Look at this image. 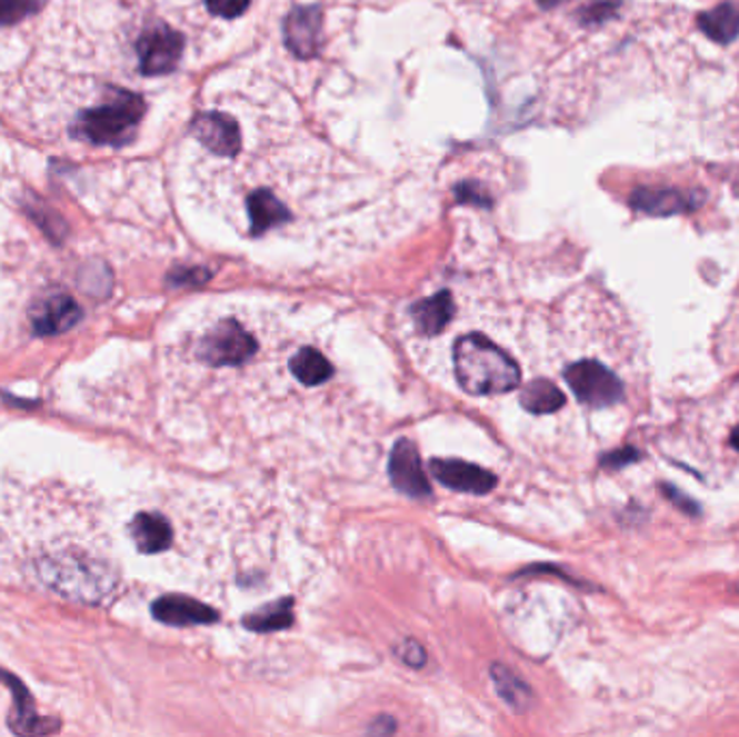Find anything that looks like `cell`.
Wrapping results in <instances>:
<instances>
[{"instance_id": "cell-1", "label": "cell", "mask_w": 739, "mask_h": 737, "mask_svg": "<svg viewBox=\"0 0 739 737\" xmlns=\"http://www.w3.org/2000/svg\"><path fill=\"white\" fill-rule=\"evenodd\" d=\"M36 574L50 590L87 604L107 599L117 588L113 565L87 545L48 547L36 560Z\"/></svg>"}, {"instance_id": "cell-2", "label": "cell", "mask_w": 739, "mask_h": 737, "mask_svg": "<svg viewBox=\"0 0 739 737\" xmlns=\"http://www.w3.org/2000/svg\"><path fill=\"white\" fill-rule=\"evenodd\" d=\"M452 352L457 379L471 396L506 394L521 384L517 361L482 333L463 336Z\"/></svg>"}, {"instance_id": "cell-3", "label": "cell", "mask_w": 739, "mask_h": 737, "mask_svg": "<svg viewBox=\"0 0 739 737\" xmlns=\"http://www.w3.org/2000/svg\"><path fill=\"white\" fill-rule=\"evenodd\" d=\"M146 113V102L126 89H113L111 98L78 117L74 135L96 146H121L132 139Z\"/></svg>"}, {"instance_id": "cell-4", "label": "cell", "mask_w": 739, "mask_h": 737, "mask_svg": "<svg viewBox=\"0 0 739 737\" xmlns=\"http://www.w3.org/2000/svg\"><path fill=\"white\" fill-rule=\"evenodd\" d=\"M565 381L569 384L576 398L592 409L612 407V405L621 402L622 394H625L621 379L610 368H606L603 363L592 361V359L571 363L565 370Z\"/></svg>"}, {"instance_id": "cell-5", "label": "cell", "mask_w": 739, "mask_h": 737, "mask_svg": "<svg viewBox=\"0 0 739 737\" xmlns=\"http://www.w3.org/2000/svg\"><path fill=\"white\" fill-rule=\"evenodd\" d=\"M258 350L253 336L236 320H221L199 342L197 357L208 366H240Z\"/></svg>"}, {"instance_id": "cell-6", "label": "cell", "mask_w": 739, "mask_h": 737, "mask_svg": "<svg viewBox=\"0 0 739 737\" xmlns=\"http://www.w3.org/2000/svg\"><path fill=\"white\" fill-rule=\"evenodd\" d=\"M182 52L184 38L164 24L146 31L137 41L139 70L148 77L173 72L182 59Z\"/></svg>"}, {"instance_id": "cell-7", "label": "cell", "mask_w": 739, "mask_h": 737, "mask_svg": "<svg viewBox=\"0 0 739 737\" xmlns=\"http://www.w3.org/2000/svg\"><path fill=\"white\" fill-rule=\"evenodd\" d=\"M389 478L393 487L409 496V498H428L430 496V482H428L420 452L413 441L398 439L391 448L389 457Z\"/></svg>"}, {"instance_id": "cell-8", "label": "cell", "mask_w": 739, "mask_h": 737, "mask_svg": "<svg viewBox=\"0 0 739 737\" xmlns=\"http://www.w3.org/2000/svg\"><path fill=\"white\" fill-rule=\"evenodd\" d=\"M430 474L448 489L471 494V496H487L496 489L498 478L496 474L471 466L459 459H432L430 461Z\"/></svg>"}, {"instance_id": "cell-9", "label": "cell", "mask_w": 739, "mask_h": 737, "mask_svg": "<svg viewBox=\"0 0 739 737\" xmlns=\"http://www.w3.org/2000/svg\"><path fill=\"white\" fill-rule=\"evenodd\" d=\"M705 197L700 193H686L679 189H636L629 203L633 210L651 215V217H672V215H688L695 212Z\"/></svg>"}, {"instance_id": "cell-10", "label": "cell", "mask_w": 739, "mask_h": 737, "mask_svg": "<svg viewBox=\"0 0 739 737\" xmlns=\"http://www.w3.org/2000/svg\"><path fill=\"white\" fill-rule=\"evenodd\" d=\"M82 311L70 295H50L33 308L31 320L38 336H59L72 329L80 320Z\"/></svg>"}, {"instance_id": "cell-11", "label": "cell", "mask_w": 739, "mask_h": 737, "mask_svg": "<svg viewBox=\"0 0 739 737\" xmlns=\"http://www.w3.org/2000/svg\"><path fill=\"white\" fill-rule=\"evenodd\" d=\"M156 619L164 625L173 627H187V625H210L219 619V612L210 606L184 597V595H167L160 597L152 606Z\"/></svg>"}, {"instance_id": "cell-12", "label": "cell", "mask_w": 739, "mask_h": 737, "mask_svg": "<svg viewBox=\"0 0 739 737\" xmlns=\"http://www.w3.org/2000/svg\"><path fill=\"white\" fill-rule=\"evenodd\" d=\"M128 537L141 554H160L173 541V530L160 512H137L128 524Z\"/></svg>"}, {"instance_id": "cell-13", "label": "cell", "mask_w": 739, "mask_h": 737, "mask_svg": "<svg viewBox=\"0 0 739 737\" xmlns=\"http://www.w3.org/2000/svg\"><path fill=\"white\" fill-rule=\"evenodd\" d=\"M411 316H413V322L420 329V333H425L427 338L439 336L455 316L452 295L448 290H443V292H437L428 299L418 301L411 308Z\"/></svg>"}, {"instance_id": "cell-14", "label": "cell", "mask_w": 739, "mask_h": 737, "mask_svg": "<svg viewBox=\"0 0 739 737\" xmlns=\"http://www.w3.org/2000/svg\"><path fill=\"white\" fill-rule=\"evenodd\" d=\"M699 29L718 43H731L739 38V4L733 0L720 2L718 7L699 16Z\"/></svg>"}, {"instance_id": "cell-15", "label": "cell", "mask_w": 739, "mask_h": 737, "mask_svg": "<svg viewBox=\"0 0 739 737\" xmlns=\"http://www.w3.org/2000/svg\"><path fill=\"white\" fill-rule=\"evenodd\" d=\"M292 623H294V599L292 597H281L274 604L262 606L256 612L247 615L242 625L251 631L269 634V631L288 629Z\"/></svg>"}, {"instance_id": "cell-16", "label": "cell", "mask_w": 739, "mask_h": 737, "mask_svg": "<svg viewBox=\"0 0 739 737\" xmlns=\"http://www.w3.org/2000/svg\"><path fill=\"white\" fill-rule=\"evenodd\" d=\"M290 372L308 388L313 386H322L333 377V366L329 363V359L318 352L311 347L299 350L292 359H290Z\"/></svg>"}, {"instance_id": "cell-17", "label": "cell", "mask_w": 739, "mask_h": 737, "mask_svg": "<svg viewBox=\"0 0 739 737\" xmlns=\"http://www.w3.org/2000/svg\"><path fill=\"white\" fill-rule=\"evenodd\" d=\"M318 29H320L318 9H301L286 24L290 46L301 54H311L318 48Z\"/></svg>"}, {"instance_id": "cell-18", "label": "cell", "mask_w": 739, "mask_h": 737, "mask_svg": "<svg viewBox=\"0 0 739 737\" xmlns=\"http://www.w3.org/2000/svg\"><path fill=\"white\" fill-rule=\"evenodd\" d=\"M519 402L526 411L543 416L558 411L565 405V394L547 379H535L521 389Z\"/></svg>"}, {"instance_id": "cell-19", "label": "cell", "mask_w": 739, "mask_h": 737, "mask_svg": "<svg viewBox=\"0 0 739 737\" xmlns=\"http://www.w3.org/2000/svg\"><path fill=\"white\" fill-rule=\"evenodd\" d=\"M491 677L496 681V688L500 693V697L515 709H526L528 703L532 699V693L528 688V684H523L512 670H508L502 664L491 666Z\"/></svg>"}, {"instance_id": "cell-20", "label": "cell", "mask_w": 739, "mask_h": 737, "mask_svg": "<svg viewBox=\"0 0 739 737\" xmlns=\"http://www.w3.org/2000/svg\"><path fill=\"white\" fill-rule=\"evenodd\" d=\"M39 9V0H0V27L16 24Z\"/></svg>"}, {"instance_id": "cell-21", "label": "cell", "mask_w": 739, "mask_h": 737, "mask_svg": "<svg viewBox=\"0 0 739 737\" xmlns=\"http://www.w3.org/2000/svg\"><path fill=\"white\" fill-rule=\"evenodd\" d=\"M396 654H398L400 660L413 666V668H422L427 664V651L416 640H402L396 647Z\"/></svg>"}, {"instance_id": "cell-22", "label": "cell", "mask_w": 739, "mask_h": 737, "mask_svg": "<svg viewBox=\"0 0 739 737\" xmlns=\"http://www.w3.org/2000/svg\"><path fill=\"white\" fill-rule=\"evenodd\" d=\"M249 2L251 0H208V7H210V11L214 16L232 20V18H238L249 7Z\"/></svg>"}, {"instance_id": "cell-23", "label": "cell", "mask_w": 739, "mask_h": 737, "mask_svg": "<svg viewBox=\"0 0 739 737\" xmlns=\"http://www.w3.org/2000/svg\"><path fill=\"white\" fill-rule=\"evenodd\" d=\"M642 455L636 448H619L615 452H608L601 457V467H610V469H621V467L631 466L640 459Z\"/></svg>"}, {"instance_id": "cell-24", "label": "cell", "mask_w": 739, "mask_h": 737, "mask_svg": "<svg viewBox=\"0 0 739 737\" xmlns=\"http://www.w3.org/2000/svg\"><path fill=\"white\" fill-rule=\"evenodd\" d=\"M661 491H663V496L672 502V505L677 506V508H681L683 512H688V515H699L700 512V506L695 502V500H690L688 496H683L677 487H670V485H661Z\"/></svg>"}, {"instance_id": "cell-25", "label": "cell", "mask_w": 739, "mask_h": 737, "mask_svg": "<svg viewBox=\"0 0 739 737\" xmlns=\"http://www.w3.org/2000/svg\"><path fill=\"white\" fill-rule=\"evenodd\" d=\"M379 720H381V725H379V727L375 725V727L370 729L372 734H388V731L391 734V731L396 729V725H393V720H391V718H379Z\"/></svg>"}, {"instance_id": "cell-26", "label": "cell", "mask_w": 739, "mask_h": 737, "mask_svg": "<svg viewBox=\"0 0 739 737\" xmlns=\"http://www.w3.org/2000/svg\"><path fill=\"white\" fill-rule=\"evenodd\" d=\"M729 441H731V446H733L736 450H739V427H736L733 430H731V437H729Z\"/></svg>"}]
</instances>
